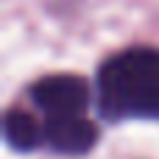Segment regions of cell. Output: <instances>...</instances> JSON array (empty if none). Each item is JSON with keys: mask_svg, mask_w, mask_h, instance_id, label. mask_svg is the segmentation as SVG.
I'll return each instance as SVG.
<instances>
[{"mask_svg": "<svg viewBox=\"0 0 159 159\" xmlns=\"http://www.w3.org/2000/svg\"><path fill=\"white\" fill-rule=\"evenodd\" d=\"M98 112L106 120H159V53L129 48L98 70Z\"/></svg>", "mask_w": 159, "mask_h": 159, "instance_id": "cell-1", "label": "cell"}, {"mask_svg": "<svg viewBox=\"0 0 159 159\" xmlns=\"http://www.w3.org/2000/svg\"><path fill=\"white\" fill-rule=\"evenodd\" d=\"M28 95L36 103V109L45 112V117H64V115H84L92 92H89L87 78L70 75V73H56V75L39 78L28 89Z\"/></svg>", "mask_w": 159, "mask_h": 159, "instance_id": "cell-2", "label": "cell"}, {"mask_svg": "<svg viewBox=\"0 0 159 159\" xmlns=\"http://www.w3.org/2000/svg\"><path fill=\"white\" fill-rule=\"evenodd\" d=\"M45 145L64 157H84L98 145V126L81 115L48 117L45 120Z\"/></svg>", "mask_w": 159, "mask_h": 159, "instance_id": "cell-3", "label": "cell"}, {"mask_svg": "<svg viewBox=\"0 0 159 159\" xmlns=\"http://www.w3.org/2000/svg\"><path fill=\"white\" fill-rule=\"evenodd\" d=\"M3 137L14 151H34L45 143V126H39L28 112L22 109H8L3 115Z\"/></svg>", "mask_w": 159, "mask_h": 159, "instance_id": "cell-4", "label": "cell"}]
</instances>
